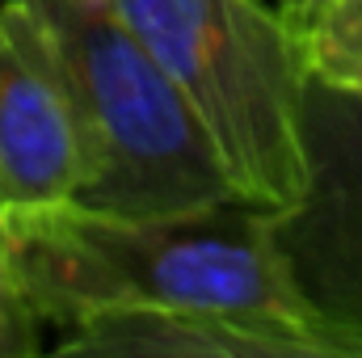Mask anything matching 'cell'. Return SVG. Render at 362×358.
Instances as JSON below:
<instances>
[{
  "label": "cell",
  "mask_w": 362,
  "mask_h": 358,
  "mask_svg": "<svg viewBox=\"0 0 362 358\" xmlns=\"http://www.w3.org/2000/svg\"><path fill=\"white\" fill-rule=\"evenodd\" d=\"M270 211L223 198L169 215H110L68 198L0 215L30 299L55 333L101 308H181L295 329L329 358H354L295 291Z\"/></svg>",
  "instance_id": "cell-1"
},
{
  "label": "cell",
  "mask_w": 362,
  "mask_h": 358,
  "mask_svg": "<svg viewBox=\"0 0 362 358\" xmlns=\"http://www.w3.org/2000/svg\"><path fill=\"white\" fill-rule=\"evenodd\" d=\"M68 76L85 173L72 202L169 215L240 198L173 76L110 0H34Z\"/></svg>",
  "instance_id": "cell-2"
},
{
  "label": "cell",
  "mask_w": 362,
  "mask_h": 358,
  "mask_svg": "<svg viewBox=\"0 0 362 358\" xmlns=\"http://www.w3.org/2000/svg\"><path fill=\"white\" fill-rule=\"evenodd\" d=\"M173 76L245 202L286 207L303 185L308 64L266 0H110Z\"/></svg>",
  "instance_id": "cell-3"
},
{
  "label": "cell",
  "mask_w": 362,
  "mask_h": 358,
  "mask_svg": "<svg viewBox=\"0 0 362 358\" xmlns=\"http://www.w3.org/2000/svg\"><path fill=\"white\" fill-rule=\"evenodd\" d=\"M278 253L312 316L362 358V97L308 76L303 185L270 211Z\"/></svg>",
  "instance_id": "cell-4"
},
{
  "label": "cell",
  "mask_w": 362,
  "mask_h": 358,
  "mask_svg": "<svg viewBox=\"0 0 362 358\" xmlns=\"http://www.w3.org/2000/svg\"><path fill=\"white\" fill-rule=\"evenodd\" d=\"M85 156L55 34L34 0H0V211L68 202Z\"/></svg>",
  "instance_id": "cell-5"
},
{
  "label": "cell",
  "mask_w": 362,
  "mask_h": 358,
  "mask_svg": "<svg viewBox=\"0 0 362 358\" xmlns=\"http://www.w3.org/2000/svg\"><path fill=\"white\" fill-rule=\"evenodd\" d=\"M55 354L110 358H329L295 329L257 325L223 312L181 308H101L59 329Z\"/></svg>",
  "instance_id": "cell-6"
},
{
  "label": "cell",
  "mask_w": 362,
  "mask_h": 358,
  "mask_svg": "<svg viewBox=\"0 0 362 358\" xmlns=\"http://www.w3.org/2000/svg\"><path fill=\"white\" fill-rule=\"evenodd\" d=\"M308 76L362 97V0H316L295 21Z\"/></svg>",
  "instance_id": "cell-7"
},
{
  "label": "cell",
  "mask_w": 362,
  "mask_h": 358,
  "mask_svg": "<svg viewBox=\"0 0 362 358\" xmlns=\"http://www.w3.org/2000/svg\"><path fill=\"white\" fill-rule=\"evenodd\" d=\"M47 321L30 299L13 232L0 215V358H34L47 350Z\"/></svg>",
  "instance_id": "cell-8"
},
{
  "label": "cell",
  "mask_w": 362,
  "mask_h": 358,
  "mask_svg": "<svg viewBox=\"0 0 362 358\" xmlns=\"http://www.w3.org/2000/svg\"><path fill=\"white\" fill-rule=\"evenodd\" d=\"M312 4H316V0H278V8H282V13H286V17H291V21H295V17H299V13H308V8H312Z\"/></svg>",
  "instance_id": "cell-9"
}]
</instances>
